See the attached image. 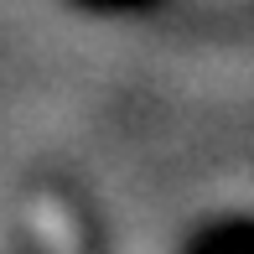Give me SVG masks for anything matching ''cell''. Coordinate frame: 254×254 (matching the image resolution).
Here are the masks:
<instances>
[{
    "instance_id": "cell-1",
    "label": "cell",
    "mask_w": 254,
    "mask_h": 254,
    "mask_svg": "<svg viewBox=\"0 0 254 254\" xmlns=\"http://www.w3.org/2000/svg\"><path fill=\"white\" fill-rule=\"evenodd\" d=\"M31 218L42 223V244H47L52 254H78V239H73V218H67L63 207L52 202V197H37Z\"/></svg>"
}]
</instances>
